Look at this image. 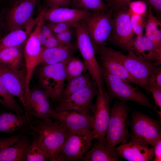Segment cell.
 <instances>
[{
	"mask_svg": "<svg viewBox=\"0 0 161 161\" xmlns=\"http://www.w3.org/2000/svg\"><path fill=\"white\" fill-rule=\"evenodd\" d=\"M1 18L0 17V31L1 29Z\"/></svg>",
	"mask_w": 161,
	"mask_h": 161,
	"instance_id": "cell-46",
	"label": "cell"
},
{
	"mask_svg": "<svg viewBox=\"0 0 161 161\" xmlns=\"http://www.w3.org/2000/svg\"><path fill=\"white\" fill-rule=\"evenodd\" d=\"M38 21V18H36L28 24L25 26V29H22L21 28L10 31L8 34L0 38V49L23 44L35 27Z\"/></svg>",
	"mask_w": 161,
	"mask_h": 161,
	"instance_id": "cell-25",
	"label": "cell"
},
{
	"mask_svg": "<svg viewBox=\"0 0 161 161\" xmlns=\"http://www.w3.org/2000/svg\"><path fill=\"white\" fill-rule=\"evenodd\" d=\"M31 118L25 112L21 115L11 112L0 113V132L12 134L22 129L32 127Z\"/></svg>",
	"mask_w": 161,
	"mask_h": 161,
	"instance_id": "cell-22",
	"label": "cell"
},
{
	"mask_svg": "<svg viewBox=\"0 0 161 161\" xmlns=\"http://www.w3.org/2000/svg\"><path fill=\"white\" fill-rule=\"evenodd\" d=\"M78 49L76 43L52 48L43 47L41 64L51 65L64 62L73 56Z\"/></svg>",
	"mask_w": 161,
	"mask_h": 161,
	"instance_id": "cell-23",
	"label": "cell"
},
{
	"mask_svg": "<svg viewBox=\"0 0 161 161\" xmlns=\"http://www.w3.org/2000/svg\"><path fill=\"white\" fill-rule=\"evenodd\" d=\"M49 97L47 93L40 88L30 90L28 113L31 118L43 120L49 117L52 110L50 108Z\"/></svg>",
	"mask_w": 161,
	"mask_h": 161,
	"instance_id": "cell-20",
	"label": "cell"
},
{
	"mask_svg": "<svg viewBox=\"0 0 161 161\" xmlns=\"http://www.w3.org/2000/svg\"><path fill=\"white\" fill-rule=\"evenodd\" d=\"M38 0H17L7 13L6 23L10 32L23 27L30 23Z\"/></svg>",
	"mask_w": 161,
	"mask_h": 161,
	"instance_id": "cell-12",
	"label": "cell"
},
{
	"mask_svg": "<svg viewBox=\"0 0 161 161\" xmlns=\"http://www.w3.org/2000/svg\"><path fill=\"white\" fill-rule=\"evenodd\" d=\"M68 59L53 64H43L36 70L39 88L53 102L59 101L65 86V67Z\"/></svg>",
	"mask_w": 161,
	"mask_h": 161,
	"instance_id": "cell-5",
	"label": "cell"
},
{
	"mask_svg": "<svg viewBox=\"0 0 161 161\" xmlns=\"http://www.w3.org/2000/svg\"><path fill=\"white\" fill-rule=\"evenodd\" d=\"M24 44L0 49V64L10 69L19 70L25 67Z\"/></svg>",
	"mask_w": 161,
	"mask_h": 161,
	"instance_id": "cell-26",
	"label": "cell"
},
{
	"mask_svg": "<svg viewBox=\"0 0 161 161\" xmlns=\"http://www.w3.org/2000/svg\"><path fill=\"white\" fill-rule=\"evenodd\" d=\"M154 149V161H161V138H159L152 147Z\"/></svg>",
	"mask_w": 161,
	"mask_h": 161,
	"instance_id": "cell-44",
	"label": "cell"
},
{
	"mask_svg": "<svg viewBox=\"0 0 161 161\" xmlns=\"http://www.w3.org/2000/svg\"><path fill=\"white\" fill-rule=\"evenodd\" d=\"M126 102L119 100L116 101L111 110L105 146L111 151H114L117 145L126 143L130 137L128 130L129 109Z\"/></svg>",
	"mask_w": 161,
	"mask_h": 161,
	"instance_id": "cell-2",
	"label": "cell"
},
{
	"mask_svg": "<svg viewBox=\"0 0 161 161\" xmlns=\"http://www.w3.org/2000/svg\"><path fill=\"white\" fill-rule=\"evenodd\" d=\"M86 69L84 63L78 57H70L66 65V80L68 82L83 74Z\"/></svg>",
	"mask_w": 161,
	"mask_h": 161,
	"instance_id": "cell-33",
	"label": "cell"
},
{
	"mask_svg": "<svg viewBox=\"0 0 161 161\" xmlns=\"http://www.w3.org/2000/svg\"><path fill=\"white\" fill-rule=\"evenodd\" d=\"M147 91L151 92L154 98L155 104L156 107L161 109V88L157 86H149Z\"/></svg>",
	"mask_w": 161,
	"mask_h": 161,
	"instance_id": "cell-38",
	"label": "cell"
},
{
	"mask_svg": "<svg viewBox=\"0 0 161 161\" xmlns=\"http://www.w3.org/2000/svg\"><path fill=\"white\" fill-rule=\"evenodd\" d=\"M49 117L70 131L92 129L93 116L92 114L74 110L55 111L52 110Z\"/></svg>",
	"mask_w": 161,
	"mask_h": 161,
	"instance_id": "cell-15",
	"label": "cell"
},
{
	"mask_svg": "<svg viewBox=\"0 0 161 161\" xmlns=\"http://www.w3.org/2000/svg\"><path fill=\"white\" fill-rule=\"evenodd\" d=\"M133 0H105V4L113 11L128 9L129 3Z\"/></svg>",
	"mask_w": 161,
	"mask_h": 161,
	"instance_id": "cell-37",
	"label": "cell"
},
{
	"mask_svg": "<svg viewBox=\"0 0 161 161\" xmlns=\"http://www.w3.org/2000/svg\"><path fill=\"white\" fill-rule=\"evenodd\" d=\"M30 129V128L23 129L17 134L0 138V154L5 149L17 142Z\"/></svg>",
	"mask_w": 161,
	"mask_h": 161,
	"instance_id": "cell-35",
	"label": "cell"
},
{
	"mask_svg": "<svg viewBox=\"0 0 161 161\" xmlns=\"http://www.w3.org/2000/svg\"><path fill=\"white\" fill-rule=\"evenodd\" d=\"M4 110L0 109V113L3 111H4Z\"/></svg>",
	"mask_w": 161,
	"mask_h": 161,
	"instance_id": "cell-47",
	"label": "cell"
},
{
	"mask_svg": "<svg viewBox=\"0 0 161 161\" xmlns=\"http://www.w3.org/2000/svg\"><path fill=\"white\" fill-rule=\"evenodd\" d=\"M83 10L58 7L44 8L43 20L52 23H64L74 27L91 13Z\"/></svg>",
	"mask_w": 161,
	"mask_h": 161,
	"instance_id": "cell-17",
	"label": "cell"
},
{
	"mask_svg": "<svg viewBox=\"0 0 161 161\" xmlns=\"http://www.w3.org/2000/svg\"><path fill=\"white\" fill-rule=\"evenodd\" d=\"M42 50L41 47L34 44H27L24 47V58L27 74L26 97L27 105L30 96V84L35 68L41 64Z\"/></svg>",
	"mask_w": 161,
	"mask_h": 161,
	"instance_id": "cell-21",
	"label": "cell"
},
{
	"mask_svg": "<svg viewBox=\"0 0 161 161\" xmlns=\"http://www.w3.org/2000/svg\"><path fill=\"white\" fill-rule=\"evenodd\" d=\"M92 129L70 131L55 161L81 160L91 147Z\"/></svg>",
	"mask_w": 161,
	"mask_h": 161,
	"instance_id": "cell-6",
	"label": "cell"
},
{
	"mask_svg": "<svg viewBox=\"0 0 161 161\" xmlns=\"http://www.w3.org/2000/svg\"><path fill=\"white\" fill-rule=\"evenodd\" d=\"M145 28V35L153 43L158 53L161 55V23L154 16L152 9L148 6Z\"/></svg>",
	"mask_w": 161,
	"mask_h": 161,
	"instance_id": "cell-27",
	"label": "cell"
},
{
	"mask_svg": "<svg viewBox=\"0 0 161 161\" xmlns=\"http://www.w3.org/2000/svg\"><path fill=\"white\" fill-rule=\"evenodd\" d=\"M44 21L41 25V29L47 38H48L55 35L47 24H44Z\"/></svg>",
	"mask_w": 161,
	"mask_h": 161,
	"instance_id": "cell-45",
	"label": "cell"
},
{
	"mask_svg": "<svg viewBox=\"0 0 161 161\" xmlns=\"http://www.w3.org/2000/svg\"><path fill=\"white\" fill-rule=\"evenodd\" d=\"M64 45H66L60 41L55 35L47 38L44 47L52 48Z\"/></svg>",
	"mask_w": 161,
	"mask_h": 161,
	"instance_id": "cell-42",
	"label": "cell"
},
{
	"mask_svg": "<svg viewBox=\"0 0 161 161\" xmlns=\"http://www.w3.org/2000/svg\"><path fill=\"white\" fill-rule=\"evenodd\" d=\"M93 44L96 54L100 59L101 67L112 75L139 86L137 80L125 67L123 62V53L109 47L100 46Z\"/></svg>",
	"mask_w": 161,
	"mask_h": 161,
	"instance_id": "cell-9",
	"label": "cell"
},
{
	"mask_svg": "<svg viewBox=\"0 0 161 161\" xmlns=\"http://www.w3.org/2000/svg\"><path fill=\"white\" fill-rule=\"evenodd\" d=\"M55 35L60 41L66 45L72 43V34L70 29Z\"/></svg>",
	"mask_w": 161,
	"mask_h": 161,
	"instance_id": "cell-41",
	"label": "cell"
},
{
	"mask_svg": "<svg viewBox=\"0 0 161 161\" xmlns=\"http://www.w3.org/2000/svg\"><path fill=\"white\" fill-rule=\"evenodd\" d=\"M47 25L55 35L70 29V25L64 23H52L48 22Z\"/></svg>",
	"mask_w": 161,
	"mask_h": 161,
	"instance_id": "cell-39",
	"label": "cell"
},
{
	"mask_svg": "<svg viewBox=\"0 0 161 161\" xmlns=\"http://www.w3.org/2000/svg\"><path fill=\"white\" fill-rule=\"evenodd\" d=\"M93 113L92 132L94 139L105 145L107 129L111 110L109 102L111 99L107 91H98Z\"/></svg>",
	"mask_w": 161,
	"mask_h": 161,
	"instance_id": "cell-10",
	"label": "cell"
},
{
	"mask_svg": "<svg viewBox=\"0 0 161 161\" xmlns=\"http://www.w3.org/2000/svg\"><path fill=\"white\" fill-rule=\"evenodd\" d=\"M138 57L159 65L161 55L157 51L153 42L145 34L137 36L125 49Z\"/></svg>",
	"mask_w": 161,
	"mask_h": 161,
	"instance_id": "cell-19",
	"label": "cell"
},
{
	"mask_svg": "<svg viewBox=\"0 0 161 161\" xmlns=\"http://www.w3.org/2000/svg\"><path fill=\"white\" fill-rule=\"evenodd\" d=\"M8 91L0 75V104L4 107L12 110L21 115L25 112Z\"/></svg>",
	"mask_w": 161,
	"mask_h": 161,
	"instance_id": "cell-31",
	"label": "cell"
},
{
	"mask_svg": "<svg viewBox=\"0 0 161 161\" xmlns=\"http://www.w3.org/2000/svg\"><path fill=\"white\" fill-rule=\"evenodd\" d=\"M132 131L131 139L141 142L147 145L153 146L161 138V126L160 122L140 112L131 115L129 122Z\"/></svg>",
	"mask_w": 161,
	"mask_h": 161,
	"instance_id": "cell-8",
	"label": "cell"
},
{
	"mask_svg": "<svg viewBox=\"0 0 161 161\" xmlns=\"http://www.w3.org/2000/svg\"><path fill=\"white\" fill-rule=\"evenodd\" d=\"M148 6L144 1L141 0L132 1L128 5V9L131 14L146 17Z\"/></svg>",
	"mask_w": 161,
	"mask_h": 161,
	"instance_id": "cell-36",
	"label": "cell"
},
{
	"mask_svg": "<svg viewBox=\"0 0 161 161\" xmlns=\"http://www.w3.org/2000/svg\"><path fill=\"white\" fill-rule=\"evenodd\" d=\"M122 59L125 67L137 80L139 86L147 90L149 78L159 65L143 59L130 52L126 55L123 54Z\"/></svg>",
	"mask_w": 161,
	"mask_h": 161,
	"instance_id": "cell-16",
	"label": "cell"
},
{
	"mask_svg": "<svg viewBox=\"0 0 161 161\" xmlns=\"http://www.w3.org/2000/svg\"><path fill=\"white\" fill-rule=\"evenodd\" d=\"M32 141L26 133L12 145L0 154V161H26V154Z\"/></svg>",
	"mask_w": 161,
	"mask_h": 161,
	"instance_id": "cell-24",
	"label": "cell"
},
{
	"mask_svg": "<svg viewBox=\"0 0 161 161\" xmlns=\"http://www.w3.org/2000/svg\"><path fill=\"white\" fill-rule=\"evenodd\" d=\"M47 8L58 7H69L70 0H45Z\"/></svg>",
	"mask_w": 161,
	"mask_h": 161,
	"instance_id": "cell-40",
	"label": "cell"
},
{
	"mask_svg": "<svg viewBox=\"0 0 161 161\" xmlns=\"http://www.w3.org/2000/svg\"><path fill=\"white\" fill-rule=\"evenodd\" d=\"M131 22L134 32L137 36L143 34L146 20V17L131 14Z\"/></svg>",
	"mask_w": 161,
	"mask_h": 161,
	"instance_id": "cell-34",
	"label": "cell"
},
{
	"mask_svg": "<svg viewBox=\"0 0 161 161\" xmlns=\"http://www.w3.org/2000/svg\"><path fill=\"white\" fill-rule=\"evenodd\" d=\"M128 9L113 11L111 42L125 49L134 39L135 34L131 22Z\"/></svg>",
	"mask_w": 161,
	"mask_h": 161,
	"instance_id": "cell-14",
	"label": "cell"
},
{
	"mask_svg": "<svg viewBox=\"0 0 161 161\" xmlns=\"http://www.w3.org/2000/svg\"><path fill=\"white\" fill-rule=\"evenodd\" d=\"M141 0L145 2L148 6H150L158 14L161 13V0Z\"/></svg>",
	"mask_w": 161,
	"mask_h": 161,
	"instance_id": "cell-43",
	"label": "cell"
},
{
	"mask_svg": "<svg viewBox=\"0 0 161 161\" xmlns=\"http://www.w3.org/2000/svg\"><path fill=\"white\" fill-rule=\"evenodd\" d=\"M113 11L91 12L82 20L92 43L100 46L111 42Z\"/></svg>",
	"mask_w": 161,
	"mask_h": 161,
	"instance_id": "cell-7",
	"label": "cell"
},
{
	"mask_svg": "<svg viewBox=\"0 0 161 161\" xmlns=\"http://www.w3.org/2000/svg\"><path fill=\"white\" fill-rule=\"evenodd\" d=\"M101 69L104 83L107 88V91L111 99L117 98L123 101H132L158 112L151 103L148 97L139 88L132 86L130 83L111 74L101 67Z\"/></svg>",
	"mask_w": 161,
	"mask_h": 161,
	"instance_id": "cell-4",
	"label": "cell"
},
{
	"mask_svg": "<svg viewBox=\"0 0 161 161\" xmlns=\"http://www.w3.org/2000/svg\"><path fill=\"white\" fill-rule=\"evenodd\" d=\"M95 82L88 72L73 78L65 85L59 102L92 86Z\"/></svg>",
	"mask_w": 161,
	"mask_h": 161,
	"instance_id": "cell-29",
	"label": "cell"
},
{
	"mask_svg": "<svg viewBox=\"0 0 161 161\" xmlns=\"http://www.w3.org/2000/svg\"><path fill=\"white\" fill-rule=\"evenodd\" d=\"M1 0H0V1H1Z\"/></svg>",
	"mask_w": 161,
	"mask_h": 161,
	"instance_id": "cell-48",
	"label": "cell"
},
{
	"mask_svg": "<svg viewBox=\"0 0 161 161\" xmlns=\"http://www.w3.org/2000/svg\"><path fill=\"white\" fill-rule=\"evenodd\" d=\"M31 131L33 132L47 151L49 161H55L70 131L49 117L37 119L32 122Z\"/></svg>",
	"mask_w": 161,
	"mask_h": 161,
	"instance_id": "cell-1",
	"label": "cell"
},
{
	"mask_svg": "<svg viewBox=\"0 0 161 161\" xmlns=\"http://www.w3.org/2000/svg\"><path fill=\"white\" fill-rule=\"evenodd\" d=\"M114 150L120 157L128 161H149L154 157L153 147L149 148L143 143L133 139L115 147Z\"/></svg>",
	"mask_w": 161,
	"mask_h": 161,
	"instance_id": "cell-18",
	"label": "cell"
},
{
	"mask_svg": "<svg viewBox=\"0 0 161 161\" xmlns=\"http://www.w3.org/2000/svg\"><path fill=\"white\" fill-rule=\"evenodd\" d=\"M74 27L77 38L76 43L83 58L86 69L97 84L98 90H105L101 67L96 59L92 41L82 21Z\"/></svg>",
	"mask_w": 161,
	"mask_h": 161,
	"instance_id": "cell-3",
	"label": "cell"
},
{
	"mask_svg": "<svg viewBox=\"0 0 161 161\" xmlns=\"http://www.w3.org/2000/svg\"><path fill=\"white\" fill-rule=\"evenodd\" d=\"M120 157L115 151L110 150L99 141L91 147L82 158L83 161H117Z\"/></svg>",
	"mask_w": 161,
	"mask_h": 161,
	"instance_id": "cell-28",
	"label": "cell"
},
{
	"mask_svg": "<svg viewBox=\"0 0 161 161\" xmlns=\"http://www.w3.org/2000/svg\"><path fill=\"white\" fill-rule=\"evenodd\" d=\"M72 8L91 12L106 11L109 8L103 0H70Z\"/></svg>",
	"mask_w": 161,
	"mask_h": 161,
	"instance_id": "cell-32",
	"label": "cell"
},
{
	"mask_svg": "<svg viewBox=\"0 0 161 161\" xmlns=\"http://www.w3.org/2000/svg\"><path fill=\"white\" fill-rule=\"evenodd\" d=\"M0 75L8 91L19 98L25 112L29 114L26 97L27 74L25 67L14 70L0 64Z\"/></svg>",
	"mask_w": 161,
	"mask_h": 161,
	"instance_id": "cell-13",
	"label": "cell"
},
{
	"mask_svg": "<svg viewBox=\"0 0 161 161\" xmlns=\"http://www.w3.org/2000/svg\"><path fill=\"white\" fill-rule=\"evenodd\" d=\"M98 91L97 84L95 82L92 86L59 101L53 110L55 111L74 110L81 113H93L94 104L93 103V100Z\"/></svg>",
	"mask_w": 161,
	"mask_h": 161,
	"instance_id": "cell-11",
	"label": "cell"
},
{
	"mask_svg": "<svg viewBox=\"0 0 161 161\" xmlns=\"http://www.w3.org/2000/svg\"><path fill=\"white\" fill-rule=\"evenodd\" d=\"M30 134L32 136V139L27 153L26 161L49 160L47 151L39 141L35 133L31 131Z\"/></svg>",
	"mask_w": 161,
	"mask_h": 161,
	"instance_id": "cell-30",
	"label": "cell"
}]
</instances>
